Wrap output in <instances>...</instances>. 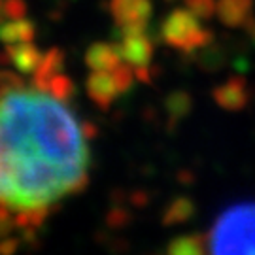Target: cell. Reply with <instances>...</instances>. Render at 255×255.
Segmentation results:
<instances>
[{
	"label": "cell",
	"mask_w": 255,
	"mask_h": 255,
	"mask_svg": "<svg viewBox=\"0 0 255 255\" xmlns=\"http://www.w3.org/2000/svg\"><path fill=\"white\" fill-rule=\"evenodd\" d=\"M210 252L255 254V202H240L219 214L210 233Z\"/></svg>",
	"instance_id": "6da1fadb"
},
{
	"label": "cell",
	"mask_w": 255,
	"mask_h": 255,
	"mask_svg": "<svg viewBox=\"0 0 255 255\" xmlns=\"http://www.w3.org/2000/svg\"><path fill=\"white\" fill-rule=\"evenodd\" d=\"M214 38L216 34L208 28H202L199 17L189 8L172 9L159 27V40L174 49H180L183 55L208 46Z\"/></svg>",
	"instance_id": "7a4b0ae2"
},
{
	"label": "cell",
	"mask_w": 255,
	"mask_h": 255,
	"mask_svg": "<svg viewBox=\"0 0 255 255\" xmlns=\"http://www.w3.org/2000/svg\"><path fill=\"white\" fill-rule=\"evenodd\" d=\"M116 47L121 61L130 66H147L153 59V38L147 36V28L118 27L114 30Z\"/></svg>",
	"instance_id": "3957f363"
},
{
	"label": "cell",
	"mask_w": 255,
	"mask_h": 255,
	"mask_svg": "<svg viewBox=\"0 0 255 255\" xmlns=\"http://www.w3.org/2000/svg\"><path fill=\"white\" fill-rule=\"evenodd\" d=\"M212 99L219 108L227 112H240L252 101V89L244 76L235 74L212 91Z\"/></svg>",
	"instance_id": "277c9868"
},
{
	"label": "cell",
	"mask_w": 255,
	"mask_h": 255,
	"mask_svg": "<svg viewBox=\"0 0 255 255\" xmlns=\"http://www.w3.org/2000/svg\"><path fill=\"white\" fill-rule=\"evenodd\" d=\"M110 13L118 27L147 28L153 4L151 0H110Z\"/></svg>",
	"instance_id": "5b68a950"
},
{
	"label": "cell",
	"mask_w": 255,
	"mask_h": 255,
	"mask_svg": "<svg viewBox=\"0 0 255 255\" xmlns=\"http://www.w3.org/2000/svg\"><path fill=\"white\" fill-rule=\"evenodd\" d=\"M85 89H87V97L101 110H108L119 95L114 76L106 74L104 70H93V74H89L85 82Z\"/></svg>",
	"instance_id": "8992f818"
},
{
	"label": "cell",
	"mask_w": 255,
	"mask_h": 255,
	"mask_svg": "<svg viewBox=\"0 0 255 255\" xmlns=\"http://www.w3.org/2000/svg\"><path fill=\"white\" fill-rule=\"evenodd\" d=\"M64 51L61 47H51L47 49V53L42 57V61L38 64L34 78H32V89L38 93H47L49 91V80L55 74L63 72L64 68Z\"/></svg>",
	"instance_id": "52a82bcc"
},
{
	"label": "cell",
	"mask_w": 255,
	"mask_h": 255,
	"mask_svg": "<svg viewBox=\"0 0 255 255\" xmlns=\"http://www.w3.org/2000/svg\"><path fill=\"white\" fill-rule=\"evenodd\" d=\"M218 17L229 28L244 27L254 17V0H219Z\"/></svg>",
	"instance_id": "ba28073f"
},
{
	"label": "cell",
	"mask_w": 255,
	"mask_h": 255,
	"mask_svg": "<svg viewBox=\"0 0 255 255\" xmlns=\"http://www.w3.org/2000/svg\"><path fill=\"white\" fill-rule=\"evenodd\" d=\"M85 64L91 70H116L121 64V55H119L116 44H108V42H95L85 51Z\"/></svg>",
	"instance_id": "9c48e42d"
},
{
	"label": "cell",
	"mask_w": 255,
	"mask_h": 255,
	"mask_svg": "<svg viewBox=\"0 0 255 255\" xmlns=\"http://www.w3.org/2000/svg\"><path fill=\"white\" fill-rule=\"evenodd\" d=\"M49 214H51L49 204L47 206H34V208L19 210V214L15 216V229H19L21 235H23L21 240L34 242L36 240V233L46 223Z\"/></svg>",
	"instance_id": "30bf717a"
},
{
	"label": "cell",
	"mask_w": 255,
	"mask_h": 255,
	"mask_svg": "<svg viewBox=\"0 0 255 255\" xmlns=\"http://www.w3.org/2000/svg\"><path fill=\"white\" fill-rule=\"evenodd\" d=\"M6 51L9 53L11 63L15 64V68L21 74H34L40 61H42V57H44L40 53V49L34 44H30V42L6 44Z\"/></svg>",
	"instance_id": "8fae6325"
},
{
	"label": "cell",
	"mask_w": 255,
	"mask_h": 255,
	"mask_svg": "<svg viewBox=\"0 0 255 255\" xmlns=\"http://www.w3.org/2000/svg\"><path fill=\"white\" fill-rule=\"evenodd\" d=\"M210 235L204 233H189V235H180L172 238L166 244V254L168 255H204L210 252Z\"/></svg>",
	"instance_id": "7c38bea8"
},
{
	"label": "cell",
	"mask_w": 255,
	"mask_h": 255,
	"mask_svg": "<svg viewBox=\"0 0 255 255\" xmlns=\"http://www.w3.org/2000/svg\"><path fill=\"white\" fill-rule=\"evenodd\" d=\"M185 57H189L195 61V64L204 70V72H219L221 68H225V64H227V51H225V47L216 44V42H212L208 46L201 47V49H197V51H193V53H187Z\"/></svg>",
	"instance_id": "4fadbf2b"
},
{
	"label": "cell",
	"mask_w": 255,
	"mask_h": 255,
	"mask_svg": "<svg viewBox=\"0 0 255 255\" xmlns=\"http://www.w3.org/2000/svg\"><path fill=\"white\" fill-rule=\"evenodd\" d=\"M36 36V23L30 19H11L0 21V42L2 44H19V42H32Z\"/></svg>",
	"instance_id": "5bb4252c"
},
{
	"label": "cell",
	"mask_w": 255,
	"mask_h": 255,
	"mask_svg": "<svg viewBox=\"0 0 255 255\" xmlns=\"http://www.w3.org/2000/svg\"><path fill=\"white\" fill-rule=\"evenodd\" d=\"M195 202L189 197H176L164 206V212L161 216V223L164 227H174V225H182L187 223L195 216Z\"/></svg>",
	"instance_id": "9a60e30c"
},
{
	"label": "cell",
	"mask_w": 255,
	"mask_h": 255,
	"mask_svg": "<svg viewBox=\"0 0 255 255\" xmlns=\"http://www.w3.org/2000/svg\"><path fill=\"white\" fill-rule=\"evenodd\" d=\"M164 110L168 116V127L174 128L176 123H180L185 119L193 110V97L183 89H176V91L168 93L164 99Z\"/></svg>",
	"instance_id": "2e32d148"
},
{
	"label": "cell",
	"mask_w": 255,
	"mask_h": 255,
	"mask_svg": "<svg viewBox=\"0 0 255 255\" xmlns=\"http://www.w3.org/2000/svg\"><path fill=\"white\" fill-rule=\"evenodd\" d=\"M47 93H51V97L55 101L66 104V102H70L76 97V83L68 76L59 72L49 80V91Z\"/></svg>",
	"instance_id": "e0dca14e"
},
{
	"label": "cell",
	"mask_w": 255,
	"mask_h": 255,
	"mask_svg": "<svg viewBox=\"0 0 255 255\" xmlns=\"http://www.w3.org/2000/svg\"><path fill=\"white\" fill-rule=\"evenodd\" d=\"M134 80H136V76H134V70L130 68L128 63L119 64L118 68L114 70V82H116L119 95H128L132 85H134Z\"/></svg>",
	"instance_id": "ac0fdd59"
},
{
	"label": "cell",
	"mask_w": 255,
	"mask_h": 255,
	"mask_svg": "<svg viewBox=\"0 0 255 255\" xmlns=\"http://www.w3.org/2000/svg\"><path fill=\"white\" fill-rule=\"evenodd\" d=\"M25 89V80L11 70H0V99L11 91Z\"/></svg>",
	"instance_id": "d6986e66"
},
{
	"label": "cell",
	"mask_w": 255,
	"mask_h": 255,
	"mask_svg": "<svg viewBox=\"0 0 255 255\" xmlns=\"http://www.w3.org/2000/svg\"><path fill=\"white\" fill-rule=\"evenodd\" d=\"M132 221V214L123 206H116L106 214V225L110 229H123Z\"/></svg>",
	"instance_id": "ffe728a7"
},
{
	"label": "cell",
	"mask_w": 255,
	"mask_h": 255,
	"mask_svg": "<svg viewBox=\"0 0 255 255\" xmlns=\"http://www.w3.org/2000/svg\"><path fill=\"white\" fill-rule=\"evenodd\" d=\"M27 2L25 0H2V17L21 19L27 15Z\"/></svg>",
	"instance_id": "44dd1931"
},
{
	"label": "cell",
	"mask_w": 255,
	"mask_h": 255,
	"mask_svg": "<svg viewBox=\"0 0 255 255\" xmlns=\"http://www.w3.org/2000/svg\"><path fill=\"white\" fill-rule=\"evenodd\" d=\"M185 6L201 19H212L216 13V2L214 0H185Z\"/></svg>",
	"instance_id": "7402d4cb"
},
{
	"label": "cell",
	"mask_w": 255,
	"mask_h": 255,
	"mask_svg": "<svg viewBox=\"0 0 255 255\" xmlns=\"http://www.w3.org/2000/svg\"><path fill=\"white\" fill-rule=\"evenodd\" d=\"M21 246V238H13V237H4L0 238V255H9L15 254Z\"/></svg>",
	"instance_id": "603a6c76"
},
{
	"label": "cell",
	"mask_w": 255,
	"mask_h": 255,
	"mask_svg": "<svg viewBox=\"0 0 255 255\" xmlns=\"http://www.w3.org/2000/svg\"><path fill=\"white\" fill-rule=\"evenodd\" d=\"M134 76H136L138 82L151 83L153 76H157V68H149V64H147V66H136V68H134Z\"/></svg>",
	"instance_id": "cb8c5ba5"
},
{
	"label": "cell",
	"mask_w": 255,
	"mask_h": 255,
	"mask_svg": "<svg viewBox=\"0 0 255 255\" xmlns=\"http://www.w3.org/2000/svg\"><path fill=\"white\" fill-rule=\"evenodd\" d=\"M80 130H82L83 138H95L99 134V127H97L95 123H91V121L82 123V125H80Z\"/></svg>",
	"instance_id": "d4e9b609"
},
{
	"label": "cell",
	"mask_w": 255,
	"mask_h": 255,
	"mask_svg": "<svg viewBox=\"0 0 255 255\" xmlns=\"http://www.w3.org/2000/svg\"><path fill=\"white\" fill-rule=\"evenodd\" d=\"M128 201L132 202L134 206H144L147 202V197H146V193L144 191H134L130 197H128Z\"/></svg>",
	"instance_id": "484cf974"
},
{
	"label": "cell",
	"mask_w": 255,
	"mask_h": 255,
	"mask_svg": "<svg viewBox=\"0 0 255 255\" xmlns=\"http://www.w3.org/2000/svg\"><path fill=\"white\" fill-rule=\"evenodd\" d=\"M242 28L246 30V34L250 36V40H252V42L255 44V17L250 19V21H248V23Z\"/></svg>",
	"instance_id": "4316f807"
},
{
	"label": "cell",
	"mask_w": 255,
	"mask_h": 255,
	"mask_svg": "<svg viewBox=\"0 0 255 255\" xmlns=\"http://www.w3.org/2000/svg\"><path fill=\"white\" fill-rule=\"evenodd\" d=\"M0 21H2V17H0Z\"/></svg>",
	"instance_id": "83f0119b"
}]
</instances>
